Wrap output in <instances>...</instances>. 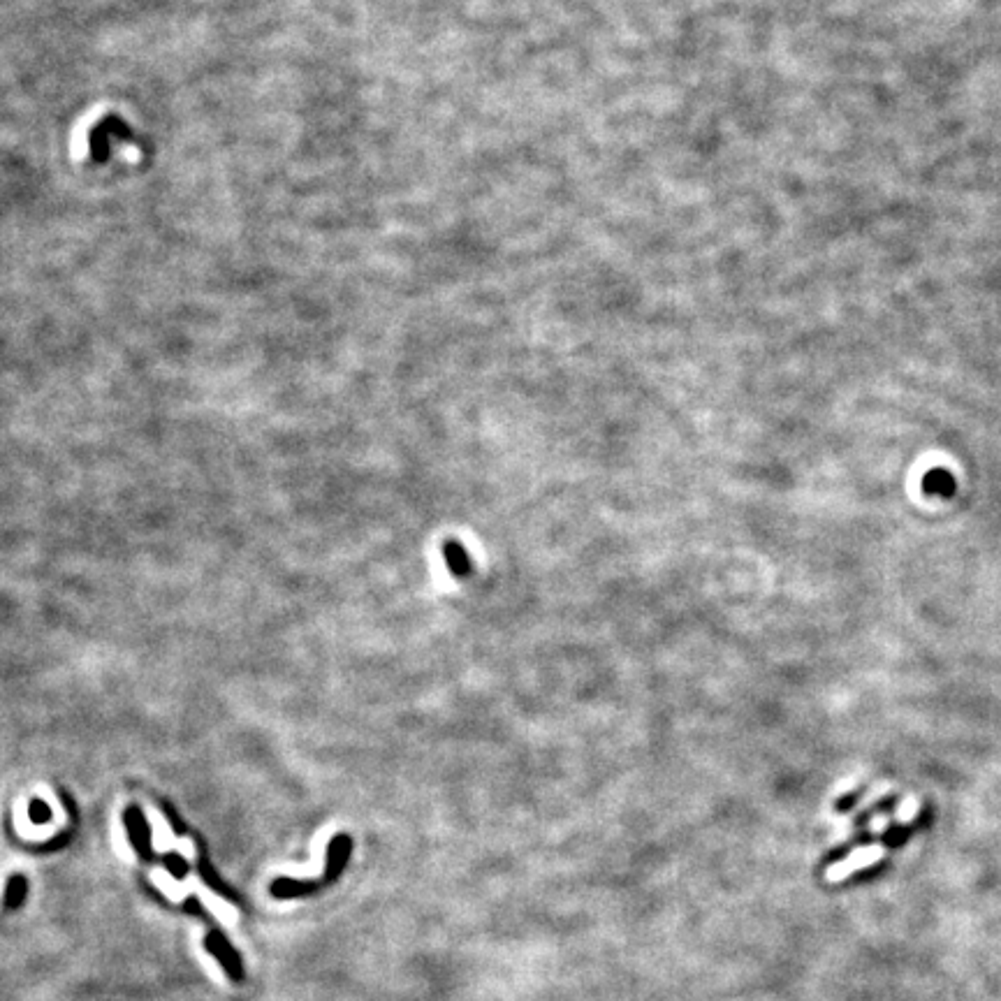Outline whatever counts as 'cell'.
Listing matches in <instances>:
<instances>
[{
  "label": "cell",
  "mask_w": 1001,
  "mask_h": 1001,
  "mask_svg": "<svg viewBox=\"0 0 1001 1001\" xmlns=\"http://www.w3.org/2000/svg\"><path fill=\"white\" fill-rule=\"evenodd\" d=\"M163 862H165L167 872H170L174 876V879L181 881V879H186V876H188V862H186V858L177 856V853H167V856L163 858Z\"/></svg>",
  "instance_id": "7"
},
{
  "label": "cell",
  "mask_w": 1001,
  "mask_h": 1001,
  "mask_svg": "<svg viewBox=\"0 0 1001 1001\" xmlns=\"http://www.w3.org/2000/svg\"><path fill=\"white\" fill-rule=\"evenodd\" d=\"M126 825H128V832H130V842L135 844V849L137 853L144 860H149L153 858V853H151V830H149V825H146L144 821V814H142V809L140 807H128L126 809Z\"/></svg>",
  "instance_id": "2"
},
{
  "label": "cell",
  "mask_w": 1001,
  "mask_h": 1001,
  "mask_svg": "<svg viewBox=\"0 0 1001 1001\" xmlns=\"http://www.w3.org/2000/svg\"><path fill=\"white\" fill-rule=\"evenodd\" d=\"M353 851V839L348 835H336L330 846H327V869H325V883H332L336 876L341 874L343 865Z\"/></svg>",
  "instance_id": "3"
},
{
  "label": "cell",
  "mask_w": 1001,
  "mask_h": 1001,
  "mask_svg": "<svg viewBox=\"0 0 1001 1001\" xmlns=\"http://www.w3.org/2000/svg\"><path fill=\"white\" fill-rule=\"evenodd\" d=\"M443 554H445V561H448L452 575L455 577H469L471 575L469 554H466L462 545L455 543V540H450V543L443 545Z\"/></svg>",
  "instance_id": "4"
},
{
  "label": "cell",
  "mask_w": 1001,
  "mask_h": 1001,
  "mask_svg": "<svg viewBox=\"0 0 1001 1001\" xmlns=\"http://www.w3.org/2000/svg\"><path fill=\"white\" fill-rule=\"evenodd\" d=\"M31 818L35 823H49L51 821V809L42 800L31 802Z\"/></svg>",
  "instance_id": "8"
},
{
  "label": "cell",
  "mask_w": 1001,
  "mask_h": 1001,
  "mask_svg": "<svg viewBox=\"0 0 1001 1001\" xmlns=\"http://www.w3.org/2000/svg\"><path fill=\"white\" fill-rule=\"evenodd\" d=\"M204 948L216 957L218 962H221V967L225 969V974H228L232 981L235 983H241L244 981V967H241V960H239V955L235 953V948L230 946V941L223 937L221 932L218 930H211L207 934V939H204Z\"/></svg>",
  "instance_id": "1"
},
{
  "label": "cell",
  "mask_w": 1001,
  "mask_h": 1001,
  "mask_svg": "<svg viewBox=\"0 0 1001 1001\" xmlns=\"http://www.w3.org/2000/svg\"><path fill=\"white\" fill-rule=\"evenodd\" d=\"M26 890H28V883H26L24 876H12L10 883H7V893H5L7 909H17V906L24 904Z\"/></svg>",
  "instance_id": "6"
},
{
  "label": "cell",
  "mask_w": 1001,
  "mask_h": 1001,
  "mask_svg": "<svg viewBox=\"0 0 1001 1001\" xmlns=\"http://www.w3.org/2000/svg\"><path fill=\"white\" fill-rule=\"evenodd\" d=\"M923 489H925V494L953 496L955 494V478L944 469H932L930 473H925Z\"/></svg>",
  "instance_id": "5"
},
{
  "label": "cell",
  "mask_w": 1001,
  "mask_h": 1001,
  "mask_svg": "<svg viewBox=\"0 0 1001 1001\" xmlns=\"http://www.w3.org/2000/svg\"><path fill=\"white\" fill-rule=\"evenodd\" d=\"M184 909H186V911H191V913H197V916H204L202 906H200V902L195 900V897H191V900H188V902L184 904Z\"/></svg>",
  "instance_id": "9"
}]
</instances>
